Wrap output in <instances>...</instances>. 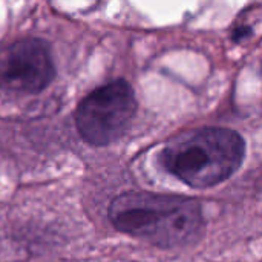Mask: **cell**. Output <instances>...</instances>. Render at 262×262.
<instances>
[{
	"instance_id": "3",
	"label": "cell",
	"mask_w": 262,
	"mask_h": 262,
	"mask_svg": "<svg viewBox=\"0 0 262 262\" xmlns=\"http://www.w3.org/2000/svg\"><path fill=\"white\" fill-rule=\"evenodd\" d=\"M137 107L132 86L126 80H114L88 94L77 106V130L91 146H109L127 132Z\"/></svg>"
},
{
	"instance_id": "1",
	"label": "cell",
	"mask_w": 262,
	"mask_h": 262,
	"mask_svg": "<svg viewBox=\"0 0 262 262\" xmlns=\"http://www.w3.org/2000/svg\"><path fill=\"white\" fill-rule=\"evenodd\" d=\"M107 215L117 230L164 249L195 244L204 233L201 204L180 195L126 192L112 200Z\"/></svg>"
},
{
	"instance_id": "2",
	"label": "cell",
	"mask_w": 262,
	"mask_h": 262,
	"mask_svg": "<svg viewBox=\"0 0 262 262\" xmlns=\"http://www.w3.org/2000/svg\"><path fill=\"white\" fill-rule=\"evenodd\" d=\"M246 141L229 127H198L170 140L161 166L184 184L207 189L229 180L243 164Z\"/></svg>"
},
{
	"instance_id": "4",
	"label": "cell",
	"mask_w": 262,
	"mask_h": 262,
	"mask_svg": "<svg viewBox=\"0 0 262 262\" xmlns=\"http://www.w3.org/2000/svg\"><path fill=\"white\" fill-rule=\"evenodd\" d=\"M55 77L49 45L37 37H25L0 49V89L38 94Z\"/></svg>"
}]
</instances>
